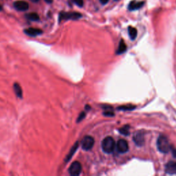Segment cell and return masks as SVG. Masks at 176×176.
<instances>
[{"label": "cell", "instance_id": "obj_6", "mask_svg": "<svg viewBox=\"0 0 176 176\" xmlns=\"http://www.w3.org/2000/svg\"><path fill=\"white\" fill-rule=\"evenodd\" d=\"M118 152L120 154H125L129 151V145H128L127 142L124 139H121L117 142V144H116Z\"/></svg>", "mask_w": 176, "mask_h": 176}, {"label": "cell", "instance_id": "obj_23", "mask_svg": "<svg viewBox=\"0 0 176 176\" xmlns=\"http://www.w3.org/2000/svg\"><path fill=\"white\" fill-rule=\"evenodd\" d=\"M100 1V2L102 4H103V5H105V4H107V2L109 1V0H99Z\"/></svg>", "mask_w": 176, "mask_h": 176}, {"label": "cell", "instance_id": "obj_17", "mask_svg": "<svg viewBox=\"0 0 176 176\" xmlns=\"http://www.w3.org/2000/svg\"><path fill=\"white\" fill-rule=\"evenodd\" d=\"M134 108H136L135 106L129 105H125V106H121L118 107V109H120V110H122V111H128V110H132V109H134Z\"/></svg>", "mask_w": 176, "mask_h": 176}, {"label": "cell", "instance_id": "obj_16", "mask_svg": "<svg viewBox=\"0 0 176 176\" xmlns=\"http://www.w3.org/2000/svg\"><path fill=\"white\" fill-rule=\"evenodd\" d=\"M26 17L28 19L33 21V22H37V21L39 20V16L36 12H31V13L26 14Z\"/></svg>", "mask_w": 176, "mask_h": 176}, {"label": "cell", "instance_id": "obj_5", "mask_svg": "<svg viewBox=\"0 0 176 176\" xmlns=\"http://www.w3.org/2000/svg\"><path fill=\"white\" fill-rule=\"evenodd\" d=\"M68 171L72 176L79 175L82 171V165L79 162L75 161V162H72V165H70Z\"/></svg>", "mask_w": 176, "mask_h": 176}, {"label": "cell", "instance_id": "obj_10", "mask_svg": "<svg viewBox=\"0 0 176 176\" xmlns=\"http://www.w3.org/2000/svg\"><path fill=\"white\" fill-rule=\"evenodd\" d=\"M25 34L30 37H36L37 35L42 34L43 31L41 29L35 28H29L24 30Z\"/></svg>", "mask_w": 176, "mask_h": 176}, {"label": "cell", "instance_id": "obj_7", "mask_svg": "<svg viewBox=\"0 0 176 176\" xmlns=\"http://www.w3.org/2000/svg\"><path fill=\"white\" fill-rule=\"evenodd\" d=\"M133 140L135 142V144L138 147L143 146L144 144V142H145V139H144V134L143 132L138 131L134 134L133 137Z\"/></svg>", "mask_w": 176, "mask_h": 176}, {"label": "cell", "instance_id": "obj_2", "mask_svg": "<svg viewBox=\"0 0 176 176\" xmlns=\"http://www.w3.org/2000/svg\"><path fill=\"white\" fill-rule=\"evenodd\" d=\"M101 147L103 152L106 154H111L116 147V143L113 138L108 136L103 140L101 143Z\"/></svg>", "mask_w": 176, "mask_h": 176}, {"label": "cell", "instance_id": "obj_25", "mask_svg": "<svg viewBox=\"0 0 176 176\" xmlns=\"http://www.w3.org/2000/svg\"><path fill=\"white\" fill-rule=\"evenodd\" d=\"M30 1L32 2H34V3H37V2L39 1V0H30Z\"/></svg>", "mask_w": 176, "mask_h": 176}, {"label": "cell", "instance_id": "obj_9", "mask_svg": "<svg viewBox=\"0 0 176 176\" xmlns=\"http://www.w3.org/2000/svg\"><path fill=\"white\" fill-rule=\"evenodd\" d=\"M165 171L170 175L176 174V161H170L165 166Z\"/></svg>", "mask_w": 176, "mask_h": 176}, {"label": "cell", "instance_id": "obj_12", "mask_svg": "<svg viewBox=\"0 0 176 176\" xmlns=\"http://www.w3.org/2000/svg\"><path fill=\"white\" fill-rule=\"evenodd\" d=\"M78 145H79V144H78V142H76L75 144H74V146L72 147L71 149H70L69 154H68L67 157L65 158V161L66 162H68V161L70 160V159H71L72 158V156H74V154H75V152H76V150H77V149L78 147Z\"/></svg>", "mask_w": 176, "mask_h": 176}, {"label": "cell", "instance_id": "obj_1", "mask_svg": "<svg viewBox=\"0 0 176 176\" xmlns=\"http://www.w3.org/2000/svg\"><path fill=\"white\" fill-rule=\"evenodd\" d=\"M157 147L160 152L162 154H167L171 151V146L169 144V140L167 136L160 135L157 140Z\"/></svg>", "mask_w": 176, "mask_h": 176}, {"label": "cell", "instance_id": "obj_15", "mask_svg": "<svg viewBox=\"0 0 176 176\" xmlns=\"http://www.w3.org/2000/svg\"><path fill=\"white\" fill-rule=\"evenodd\" d=\"M126 50H127V45H126L125 41L123 40H121L120 41L119 46V48L117 50L116 53L118 55H121V54H123V52H125Z\"/></svg>", "mask_w": 176, "mask_h": 176}, {"label": "cell", "instance_id": "obj_24", "mask_svg": "<svg viewBox=\"0 0 176 176\" xmlns=\"http://www.w3.org/2000/svg\"><path fill=\"white\" fill-rule=\"evenodd\" d=\"M44 1L47 4H51L53 1V0H44Z\"/></svg>", "mask_w": 176, "mask_h": 176}, {"label": "cell", "instance_id": "obj_26", "mask_svg": "<svg viewBox=\"0 0 176 176\" xmlns=\"http://www.w3.org/2000/svg\"><path fill=\"white\" fill-rule=\"evenodd\" d=\"M1 10H2V6L0 5V11H1Z\"/></svg>", "mask_w": 176, "mask_h": 176}, {"label": "cell", "instance_id": "obj_14", "mask_svg": "<svg viewBox=\"0 0 176 176\" xmlns=\"http://www.w3.org/2000/svg\"><path fill=\"white\" fill-rule=\"evenodd\" d=\"M128 32H129V36L130 38H131V40L136 39L138 34L137 29L134 28V27L132 26H129V28H128Z\"/></svg>", "mask_w": 176, "mask_h": 176}, {"label": "cell", "instance_id": "obj_8", "mask_svg": "<svg viewBox=\"0 0 176 176\" xmlns=\"http://www.w3.org/2000/svg\"><path fill=\"white\" fill-rule=\"evenodd\" d=\"M14 7L19 11H26L29 8V4L25 1H17L14 3Z\"/></svg>", "mask_w": 176, "mask_h": 176}, {"label": "cell", "instance_id": "obj_20", "mask_svg": "<svg viewBox=\"0 0 176 176\" xmlns=\"http://www.w3.org/2000/svg\"><path fill=\"white\" fill-rule=\"evenodd\" d=\"M85 114L84 112H82L79 115V116H78V119H77V122H80V121H82V120L85 118Z\"/></svg>", "mask_w": 176, "mask_h": 176}, {"label": "cell", "instance_id": "obj_4", "mask_svg": "<svg viewBox=\"0 0 176 176\" xmlns=\"http://www.w3.org/2000/svg\"><path fill=\"white\" fill-rule=\"evenodd\" d=\"M94 145V138L90 136H86L83 138L81 141L82 149L85 151H90Z\"/></svg>", "mask_w": 176, "mask_h": 176}, {"label": "cell", "instance_id": "obj_3", "mask_svg": "<svg viewBox=\"0 0 176 176\" xmlns=\"http://www.w3.org/2000/svg\"><path fill=\"white\" fill-rule=\"evenodd\" d=\"M82 17V14L76 12H60L59 20L61 22L63 20H77Z\"/></svg>", "mask_w": 176, "mask_h": 176}, {"label": "cell", "instance_id": "obj_19", "mask_svg": "<svg viewBox=\"0 0 176 176\" xmlns=\"http://www.w3.org/2000/svg\"><path fill=\"white\" fill-rule=\"evenodd\" d=\"M70 1H71L72 3L76 4L78 7H83L84 4L83 0H70Z\"/></svg>", "mask_w": 176, "mask_h": 176}, {"label": "cell", "instance_id": "obj_27", "mask_svg": "<svg viewBox=\"0 0 176 176\" xmlns=\"http://www.w3.org/2000/svg\"><path fill=\"white\" fill-rule=\"evenodd\" d=\"M115 1H117V0H115Z\"/></svg>", "mask_w": 176, "mask_h": 176}, {"label": "cell", "instance_id": "obj_13", "mask_svg": "<svg viewBox=\"0 0 176 176\" xmlns=\"http://www.w3.org/2000/svg\"><path fill=\"white\" fill-rule=\"evenodd\" d=\"M14 93H15L16 96L18 97V98H23V91H22V89L21 88L20 85L17 83H15L14 84Z\"/></svg>", "mask_w": 176, "mask_h": 176}, {"label": "cell", "instance_id": "obj_18", "mask_svg": "<svg viewBox=\"0 0 176 176\" xmlns=\"http://www.w3.org/2000/svg\"><path fill=\"white\" fill-rule=\"evenodd\" d=\"M119 131L121 132V134H123L125 136H127L129 134V126H125V127L120 129Z\"/></svg>", "mask_w": 176, "mask_h": 176}, {"label": "cell", "instance_id": "obj_11", "mask_svg": "<svg viewBox=\"0 0 176 176\" xmlns=\"http://www.w3.org/2000/svg\"><path fill=\"white\" fill-rule=\"evenodd\" d=\"M144 1H132L129 3L128 6V9L131 11L136 10L141 8L144 6Z\"/></svg>", "mask_w": 176, "mask_h": 176}, {"label": "cell", "instance_id": "obj_21", "mask_svg": "<svg viewBox=\"0 0 176 176\" xmlns=\"http://www.w3.org/2000/svg\"><path fill=\"white\" fill-rule=\"evenodd\" d=\"M103 114L106 116H114V113L113 112H109V111H106V112L103 113Z\"/></svg>", "mask_w": 176, "mask_h": 176}, {"label": "cell", "instance_id": "obj_22", "mask_svg": "<svg viewBox=\"0 0 176 176\" xmlns=\"http://www.w3.org/2000/svg\"><path fill=\"white\" fill-rule=\"evenodd\" d=\"M171 152H172V154H173V157H175V158H176V149H173L172 147H171Z\"/></svg>", "mask_w": 176, "mask_h": 176}]
</instances>
